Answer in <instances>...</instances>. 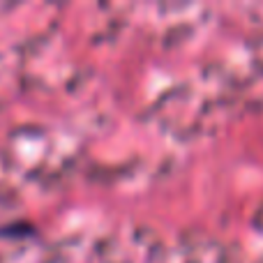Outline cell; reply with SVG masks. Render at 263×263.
Here are the masks:
<instances>
[{
    "instance_id": "6da1fadb",
    "label": "cell",
    "mask_w": 263,
    "mask_h": 263,
    "mask_svg": "<svg viewBox=\"0 0 263 263\" xmlns=\"http://www.w3.org/2000/svg\"><path fill=\"white\" fill-rule=\"evenodd\" d=\"M21 233H28V236H30L32 233V227H16V224H14V227H7V229H0V236H21Z\"/></svg>"
}]
</instances>
